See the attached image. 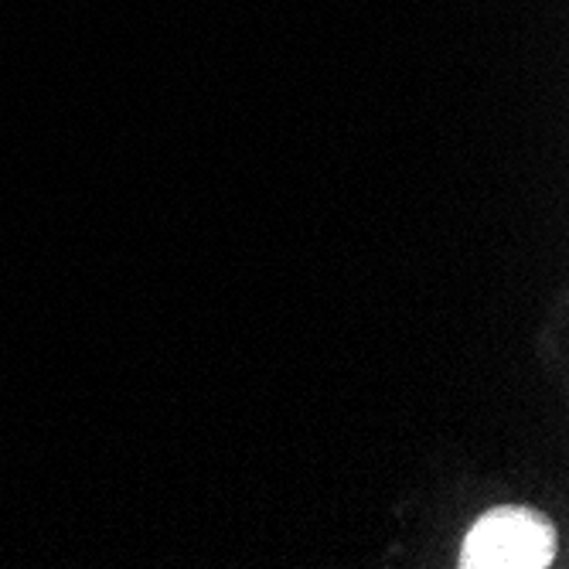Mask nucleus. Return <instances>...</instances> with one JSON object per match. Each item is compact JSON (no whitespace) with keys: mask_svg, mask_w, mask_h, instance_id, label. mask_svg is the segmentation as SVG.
Listing matches in <instances>:
<instances>
[{"mask_svg":"<svg viewBox=\"0 0 569 569\" xmlns=\"http://www.w3.org/2000/svg\"><path fill=\"white\" fill-rule=\"evenodd\" d=\"M556 559V532L532 508H491L463 539V569H546Z\"/></svg>","mask_w":569,"mask_h":569,"instance_id":"obj_1","label":"nucleus"}]
</instances>
